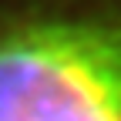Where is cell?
Segmentation results:
<instances>
[{
    "instance_id": "1",
    "label": "cell",
    "mask_w": 121,
    "mask_h": 121,
    "mask_svg": "<svg viewBox=\"0 0 121 121\" xmlns=\"http://www.w3.org/2000/svg\"><path fill=\"white\" fill-rule=\"evenodd\" d=\"M0 121H121V0H4Z\"/></svg>"
}]
</instances>
